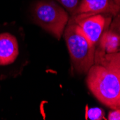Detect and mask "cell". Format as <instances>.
<instances>
[{"mask_svg":"<svg viewBox=\"0 0 120 120\" xmlns=\"http://www.w3.org/2000/svg\"><path fill=\"white\" fill-rule=\"evenodd\" d=\"M88 88L96 99L112 109H120V73L95 63L87 73Z\"/></svg>","mask_w":120,"mask_h":120,"instance_id":"6da1fadb","label":"cell"},{"mask_svg":"<svg viewBox=\"0 0 120 120\" xmlns=\"http://www.w3.org/2000/svg\"><path fill=\"white\" fill-rule=\"evenodd\" d=\"M63 35L74 69L81 73H88L95 63V45L91 44L79 26L70 19Z\"/></svg>","mask_w":120,"mask_h":120,"instance_id":"7a4b0ae2","label":"cell"},{"mask_svg":"<svg viewBox=\"0 0 120 120\" xmlns=\"http://www.w3.org/2000/svg\"><path fill=\"white\" fill-rule=\"evenodd\" d=\"M35 22L60 40L66 27L69 17L60 5L50 0L38 2L32 9Z\"/></svg>","mask_w":120,"mask_h":120,"instance_id":"3957f363","label":"cell"},{"mask_svg":"<svg viewBox=\"0 0 120 120\" xmlns=\"http://www.w3.org/2000/svg\"><path fill=\"white\" fill-rule=\"evenodd\" d=\"M105 15L96 14L81 18L71 17L70 19L75 22L79 26L83 34L91 44L96 45L105 29L109 26L111 23V17Z\"/></svg>","mask_w":120,"mask_h":120,"instance_id":"277c9868","label":"cell"},{"mask_svg":"<svg viewBox=\"0 0 120 120\" xmlns=\"http://www.w3.org/2000/svg\"><path fill=\"white\" fill-rule=\"evenodd\" d=\"M119 13L120 0H81L71 17L81 18L96 14L116 16Z\"/></svg>","mask_w":120,"mask_h":120,"instance_id":"5b68a950","label":"cell"},{"mask_svg":"<svg viewBox=\"0 0 120 120\" xmlns=\"http://www.w3.org/2000/svg\"><path fill=\"white\" fill-rule=\"evenodd\" d=\"M19 56V45L15 35L9 32H0V67L12 65Z\"/></svg>","mask_w":120,"mask_h":120,"instance_id":"8992f818","label":"cell"},{"mask_svg":"<svg viewBox=\"0 0 120 120\" xmlns=\"http://www.w3.org/2000/svg\"><path fill=\"white\" fill-rule=\"evenodd\" d=\"M99 41L104 53H112L120 50L119 37L110 29L103 32Z\"/></svg>","mask_w":120,"mask_h":120,"instance_id":"52a82bcc","label":"cell"},{"mask_svg":"<svg viewBox=\"0 0 120 120\" xmlns=\"http://www.w3.org/2000/svg\"><path fill=\"white\" fill-rule=\"evenodd\" d=\"M95 61L120 73V50L112 53H99L98 56H96Z\"/></svg>","mask_w":120,"mask_h":120,"instance_id":"ba28073f","label":"cell"},{"mask_svg":"<svg viewBox=\"0 0 120 120\" xmlns=\"http://www.w3.org/2000/svg\"><path fill=\"white\" fill-rule=\"evenodd\" d=\"M86 118L91 120H101L104 119V112L99 108H91L86 112Z\"/></svg>","mask_w":120,"mask_h":120,"instance_id":"9c48e42d","label":"cell"},{"mask_svg":"<svg viewBox=\"0 0 120 120\" xmlns=\"http://www.w3.org/2000/svg\"><path fill=\"white\" fill-rule=\"evenodd\" d=\"M65 9L71 13L75 12V10L79 7V0H57Z\"/></svg>","mask_w":120,"mask_h":120,"instance_id":"30bf717a","label":"cell"},{"mask_svg":"<svg viewBox=\"0 0 120 120\" xmlns=\"http://www.w3.org/2000/svg\"><path fill=\"white\" fill-rule=\"evenodd\" d=\"M110 30L116 33L120 39V13L115 16V18L110 25Z\"/></svg>","mask_w":120,"mask_h":120,"instance_id":"8fae6325","label":"cell"},{"mask_svg":"<svg viewBox=\"0 0 120 120\" xmlns=\"http://www.w3.org/2000/svg\"><path fill=\"white\" fill-rule=\"evenodd\" d=\"M109 120H120V109H115L108 115Z\"/></svg>","mask_w":120,"mask_h":120,"instance_id":"7c38bea8","label":"cell"}]
</instances>
